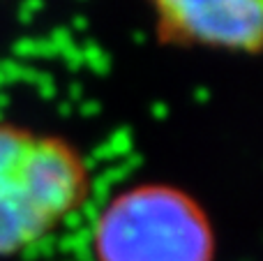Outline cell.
I'll list each match as a JSON object with an SVG mask.
<instances>
[{
	"instance_id": "6da1fadb",
	"label": "cell",
	"mask_w": 263,
	"mask_h": 261,
	"mask_svg": "<svg viewBox=\"0 0 263 261\" xmlns=\"http://www.w3.org/2000/svg\"><path fill=\"white\" fill-rule=\"evenodd\" d=\"M88 194V171L69 146L0 125V259L49 238Z\"/></svg>"
},
{
	"instance_id": "7a4b0ae2",
	"label": "cell",
	"mask_w": 263,
	"mask_h": 261,
	"mask_svg": "<svg viewBox=\"0 0 263 261\" xmlns=\"http://www.w3.org/2000/svg\"><path fill=\"white\" fill-rule=\"evenodd\" d=\"M92 261H213L203 208L176 188L139 185L106 199L90 227Z\"/></svg>"
},
{
	"instance_id": "3957f363",
	"label": "cell",
	"mask_w": 263,
	"mask_h": 261,
	"mask_svg": "<svg viewBox=\"0 0 263 261\" xmlns=\"http://www.w3.org/2000/svg\"><path fill=\"white\" fill-rule=\"evenodd\" d=\"M173 40L254 51L261 40V0H155Z\"/></svg>"
},
{
	"instance_id": "277c9868",
	"label": "cell",
	"mask_w": 263,
	"mask_h": 261,
	"mask_svg": "<svg viewBox=\"0 0 263 261\" xmlns=\"http://www.w3.org/2000/svg\"><path fill=\"white\" fill-rule=\"evenodd\" d=\"M132 151H134V134H132V129H127V127H120V129H116L102 146H97L86 160H81L83 169L90 171L92 166L100 164V162H114V160H118V157H127V155H132Z\"/></svg>"
},
{
	"instance_id": "5b68a950",
	"label": "cell",
	"mask_w": 263,
	"mask_h": 261,
	"mask_svg": "<svg viewBox=\"0 0 263 261\" xmlns=\"http://www.w3.org/2000/svg\"><path fill=\"white\" fill-rule=\"evenodd\" d=\"M81 53H83V65L92 69V72H100V74H106L111 67V60L106 55V51L102 46H97L95 42H88V44L81 46Z\"/></svg>"
},
{
	"instance_id": "8992f818",
	"label": "cell",
	"mask_w": 263,
	"mask_h": 261,
	"mask_svg": "<svg viewBox=\"0 0 263 261\" xmlns=\"http://www.w3.org/2000/svg\"><path fill=\"white\" fill-rule=\"evenodd\" d=\"M14 55L18 58H35L40 55V40H30V37H23L14 44Z\"/></svg>"
},
{
	"instance_id": "52a82bcc",
	"label": "cell",
	"mask_w": 263,
	"mask_h": 261,
	"mask_svg": "<svg viewBox=\"0 0 263 261\" xmlns=\"http://www.w3.org/2000/svg\"><path fill=\"white\" fill-rule=\"evenodd\" d=\"M37 86V90H40V95L42 97H53L55 95V83H53V79H51V74H46V72H40L37 69V74H35V81H32Z\"/></svg>"
},
{
	"instance_id": "ba28073f",
	"label": "cell",
	"mask_w": 263,
	"mask_h": 261,
	"mask_svg": "<svg viewBox=\"0 0 263 261\" xmlns=\"http://www.w3.org/2000/svg\"><path fill=\"white\" fill-rule=\"evenodd\" d=\"M60 55L65 58V63H67V67L69 69H79L83 65V53H81V46L79 44H69V46H65L63 51H60Z\"/></svg>"
},
{
	"instance_id": "9c48e42d",
	"label": "cell",
	"mask_w": 263,
	"mask_h": 261,
	"mask_svg": "<svg viewBox=\"0 0 263 261\" xmlns=\"http://www.w3.org/2000/svg\"><path fill=\"white\" fill-rule=\"evenodd\" d=\"M49 40H51V44L58 49V55H60V51H63L65 46H69V44L74 42V40H72V32H69L67 28H55L53 35H51Z\"/></svg>"
},
{
	"instance_id": "30bf717a",
	"label": "cell",
	"mask_w": 263,
	"mask_h": 261,
	"mask_svg": "<svg viewBox=\"0 0 263 261\" xmlns=\"http://www.w3.org/2000/svg\"><path fill=\"white\" fill-rule=\"evenodd\" d=\"M42 7H44V0H23L21 9H18V18L28 23L37 12H40Z\"/></svg>"
},
{
	"instance_id": "8fae6325",
	"label": "cell",
	"mask_w": 263,
	"mask_h": 261,
	"mask_svg": "<svg viewBox=\"0 0 263 261\" xmlns=\"http://www.w3.org/2000/svg\"><path fill=\"white\" fill-rule=\"evenodd\" d=\"M79 111H81L83 116H92L100 111V104H97V102H83V104L79 106Z\"/></svg>"
},
{
	"instance_id": "7c38bea8",
	"label": "cell",
	"mask_w": 263,
	"mask_h": 261,
	"mask_svg": "<svg viewBox=\"0 0 263 261\" xmlns=\"http://www.w3.org/2000/svg\"><path fill=\"white\" fill-rule=\"evenodd\" d=\"M150 114L155 116V118H166L168 114V106L162 104V102H157V104H153V109H150Z\"/></svg>"
},
{
	"instance_id": "4fadbf2b",
	"label": "cell",
	"mask_w": 263,
	"mask_h": 261,
	"mask_svg": "<svg viewBox=\"0 0 263 261\" xmlns=\"http://www.w3.org/2000/svg\"><path fill=\"white\" fill-rule=\"evenodd\" d=\"M83 95V90H81V86H79V83H74L72 86V90H69V97H72V100H79V97Z\"/></svg>"
},
{
	"instance_id": "5bb4252c",
	"label": "cell",
	"mask_w": 263,
	"mask_h": 261,
	"mask_svg": "<svg viewBox=\"0 0 263 261\" xmlns=\"http://www.w3.org/2000/svg\"><path fill=\"white\" fill-rule=\"evenodd\" d=\"M196 97H199L201 102H205V100H208V97H210V92H208V90H203V88H201V90H196Z\"/></svg>"
},
{
	"instance_id": "9a60e30c",
	"label": "cell",
	"mask_w": 263,
	"mask_h": 261,
	"mask_svg": "<svg viewBox=\"0 0 263 261\" xmlns=\"http://www.w3.org/2000/svg\"><path fill=\"white\" fill-rule=\"evenodd\" d=\"M74 28H86V18H74Z\"/></svg>"
},
{
	"instance_id": "2e32d148",
	"label": "cell",
	"mask_w": 263,
	"mask_h": 261,
	"mask_svg": "<svg viewBox=\"0 0 263 261\" xmlns=\"http://www.w3.org/2000/svg\"><path fill=\"white\" fill-rule=\"evenodd\" d=\"M58 111H60V114H65V116H67V114H69V111H72V109H69V102H65V104H63V106H60V109H58Z\"/></svg>"
}]
</instances>
